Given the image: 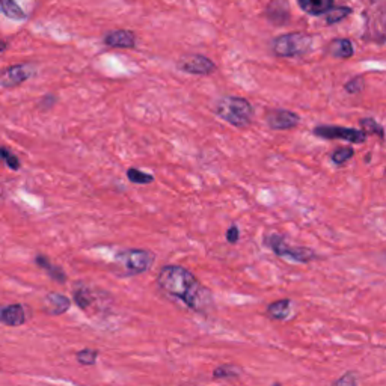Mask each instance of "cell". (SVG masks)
<instances>
[{
  "label": "cell",
  "instance_id": "5bb4252c",
  "mask_svg": "<svg viewBox=\"0 0 386 386\" xmlns=\"http://www.w3.org/2000/svg\"><path fill=\"white\" fill-rule=\"evenodd\" d=\"M26 318V311L21 305H10L0 311V322L8 326H21Z\"/></svg>",
  "mask_w": 386,
  "mask_h": 386
},
{
  "label": "cell",
  "instance_id": "5b68a950",
  "mask_svg": "<svg viewBox=\"0 0 386 386\" xmlns=\"http://www.w3.org/2000/svg\"><path fill=\"white\" fill-rule=\"evenodd\" d=\"M154 253L145 249H127L117 255V262L127 275H141L154 264Z\"/></svg>",
  "mask_w": 386,
  "mask_h": 386
},
{
  "label": "cell",
  "instance_id": "8992f818",
  "mask_svg": "<svg viewBox=\"0 0 386 386\" xmlns=\"http://www.w3.org/2000/svg\"><path fill=\"white\" fill-rule=\"evenodd\" d=\"M313 133L317 137L326 139V141H344L350 144H364L367 141V135L363 130L346 128L340 126H317Z\"/></svg>",
  "mask_w": 386,
  "mask_h": 386
},
{
  "label": "cell",
  "instance_id": "f546056e",
  "mask_svg": "<svg viewBox=\"0 0 386 386\" xmlns=\"http://www.w3.org/2000/svg\"><path fill=\"white\" fill-rule=\"evenodd\" d=\"M5 48H6V44L3 43V41H0V52H3Z\"/></svg>",
  "mask_w": 386,
  "mask_h": 386
},
{
  "label": "cell",
  "instance_id": "9a60e30c",
  "mask_svg": "<svg viewBox=\"0 0 386 386\" xmlns=\"http://www.w3.org/2000/svg\"><path fill=\"white\" fill-rule=\"evenodd\" d=\"M298 5L309 15H323L332 10L335 0H298Z\"/></svg>",
  "mask_w": 386,
  "mask_h": 386
},
{
  "label": "cell",
  "instance_id": "3957f363",
  "mask_svg": "<svg viewBox=\"0 0 386 386\" xmlns=\"http://www.w3.org/2000/svg\"><path fill=\"white\" fill-rule=\"evenodd\" d=\"M264 244L270 251L275 252V255L290 260L293 262H300V264H308V262L318 258L313 249L303 248V246H290L285 242L284 237L279 234L267 235L264 239Z\"/></svg>",
  "mask_w": 386,
  "mask_h": 386
},
{
  "label": "cell",
  "instance_id": "9c48e42d",
  "mask_svg": "<svg viewBox=\"0 0 386 386\" xmlns=\"http://www.w3.org/2000/svg\"><path fill=\"white\" fill-rule=\"evenodd\" d=\"M32 74H34V70L29 65H14V67L0 73V85L3 88H15L26 81Z\"/></svg>",
  "mask_w": 386,
  "mask_h": 386
},
{
  "label": "cell",
  "instance_id": "ba28073f",
  "mask_svg": "<svg viewBox=\"0 0 386 386\" xmlns=\"http://www.w3.org/2000/svg\"><path fill=\"white\" fill-rule=\"evenodd\" d=\"M266 121H267V126L272 130H290L299 124L300 118L299 115L294 112L278 109V110L269 112Z\"/></svg>",
  "mask_w": 386,
  "mask_h": 386
},
{
  "label": "cell",
  "instance_id": "4dcf8cb0",
  "mask_svg": "<svg viewBox=\"0 0 386 386\" xmlns=\"http://www.w3.org/2000/svg\"><path fill=\"white\" fill-rule=\"evenodd\" d=\"M272 386H282V385H279V383H273Z\"/></svg>",
  "mask_w": 386,
  "mask_h": 386
},
{
  "label": "cell",
  "instance_id": "4316f807",
  "mask_svg": "<svg viewBox=\"0 0 386 386\" xmlns=\"http://www.w3.org/2000/svg\"><path fill=\"white\" fill-rule=\"evenodd\" d=\"M74 299H76V302L79 303L80 308H88L89 305H91V302H93L91 293H89L85 289L84 290H77L76 294H74Z\"/></svg>",
  "mask_w": 386,
  "mask_h": 386
},
{
  "label": "cell",
  "instance_id": "484cf974",
  "mask_svg": "<svg viewBox=\"0 0 386 386\" xmlns=\"http://www.w3.org/2000/svg\"><path fill=\"white\" fill-rule=\"evenodd\" d=\"M0 159L6 162V165L10 166L11 169H19L20 168V162L17 159V155H15L12 151H8L6 148H0Z\"/></svg>",
  "mask_w": 386,
  "mask_h": 386
},
{
  "label": "cell",
  "instance_id": "ac0fdd59",
  "mask_svg": "<svg viewBox=\"0 0 386 386\" xmlns=\"http://www.w3.org/2000/svg\"><path fill=\"white\" fill-rule=\"evenodd\" d=\"M0 11H2L6 17H10L12 20H26V12H24L20 5L15 2V0H0Z\"/></svg>",
  "mask_w": 386,
  "mask_h": 386
},
{
  "label": "cell",
  "instance_id": "44dd1931",
  "mask_svg": "<svg viewBox=\"0 0 386 386\" xmlns=\"http://www.w3.org/2000/svg\"><path fill=\"white\" fill-rule=\"evenodd\" d=\"M360 126L364 127V133L367 135H377V136H380L382 139L385 137V131H383V127L377 122L376 119L373 118H365V119H360Z\"/></svg>",
  "mask_w": 386,
  "mask_h": 386
},
{
  "label": "cell",
  "instance_id": "30bf717a",
  "mask_svg": "<svg viewBox=\"0 0 386 386\" xmlns=\"http://www.w3.org/2000/svg\"><path fill=\"white\" fill-rule=\"evenodd\" d=\"M266 14L273 24H284L290 19V3L287 0H272L267 6Z\"/></svg>",
  "mask_w": 386,
  "mask_h": 386
},
{
  "label": "cell",
  "instance_id": "83f0119b",
  "mask_svg": "<svg viewBox=\"0 0 386 386\" xmlns=\"http://www.w3.org/2000/svg\"><path fill=\"white\" fill-rule=\"evenodd\" d=\"M344 89H346L349 94H358V93H360L364 89V79L363 77L351 79L350 81H347L346 85H344Z\"/></svg>",
  "mask_w": 386,
  "mask_h": 386
},
{
  "label": "cell",
  "instance_id": "2e32d148",
  "mask_svg": "<svg viewBox=\"0 0 386 386\" xmlns=\"http://www.w3.org/2000/svg\"><path fill=\"white\" fill-rule=\"evenodd\" d=\"M329 53L335 57H341V59H349V57H351L353 53H355V50H353L350 39L340 38L332 41L329 46Z\"/></svg>",
  "mask_w": 386,
  "mask_h": 386
},
{
  "label": "cell",
  "instance_id": "8fae6325",
  "mask_svg": "<svg viewBox=\"0 0 386 386\" xmlns=\"http://www.w3.org/2000/svg\"><path fill=\"white\" fill-rule=\"evenodd\" d=\"M71 307V302L68 298H65L64 294L50 293L46 296L44 299V311L50 316H61L67 313Z\"/></svg>",
  "mask_w": 386,
  "mask_h": 386
},
{
  "label": "cell",
  "instance_id": "ffe728a7",
  "mask_svg": "<svg viewBox=\"0 0 386 386\" xmlns=\"http://www.w3.org/2000/svg\"><path fill=\"white\" fill-rule=\"evenodd\" d=\"M350 14H351V8H349V6L332 8V10L326 14V23L327 24L340 23V21H342Z\"/></svg>",
  "mask_w": 386,
  "mask_h": 386
},
{
  "label": "cell",
  "instance_id": "4fadbf2b",
  "mask_svg": "<svg viewBox=\"0 0 386 386\" xmlns=\"http://www.w3.org/2000/svg\"><path fill=\"white\" fill-rule=\"evenodd\" d=\"M104 43L110 47H117V48H131L136 44V37L133 32H130V30H124V29L113 30L106 35Z\"/></svg>",
  "mask_w": 386,
  "mask_h": 386
},
{
  "label": "cell",
  "instance_id": "603a6c76",
  "mask_svg": "<svg viewBox=\"0 0 386 386\" xmlns=\"http://www.w3.org/2000/svg\"><path fill=\"white\" fill-rule=\"evenodd\" d=\"M353 154H355V151H353L350 146H347V148H340V150L334 151V154H332V160H334L335 165H344V163L349 162V160L353 157Z\"/></svg>",
  "mask_w": 386,
  "mask_h": 386
},
{
  "label": "cell",
  "instance_id": "7c38bea8",
  "mask_svg": "<svg viewBox=\"0 0 386 386\" xmlns=\"http://www.w3.org/2000/svg\"><path fill=\"white\" fill-rule=\"evenodd\" d=\"M291 308H293L291 299H279L269 303L266 308V316L270 320H273V322H284V320L290 317Z\"/></svg>",
  "mask_w": 386,
  "mask_h": 386
},
{
  "label": "cell",
  "instance_id": "52a82bcc",
  "mask_svg": "<svg viewBox=\"0 0 386 386\" xmlns=\"http://www.w3.org/2000/svg\"><path fill=\"white\" fill-rule=\"evenodd\" d=\"M178 68L187 74H193V76H209V74L215 73L216 64L202 55H192L184 56L178 62Z\"/></svg>",
  "mask_w": 386,
  "mask_h": 386
},
{
  "label": "cell",
  "instance_id": "e0dca14e",
  "mask_svg": "<svg viewBox=\"0 0 386 386\" xmlns=\"http://www.w3.org/2000/svg\"><path fill=\"white\" fill-rule=\"evenodd\" d=\"M213 379L216 380H231V379H239L242 376V369L233 364H224L219 365L213 369Z\"/></svg>",
  "mask_w": 386,
  "mask_h": 386
},
{
  "label": "cell",
  "instance_id": "f1b7e54d",
  "mask_svg": "<svg viewBox=\"0 0 386 386\" xmlns=\"http://www.w3.org/2000/svg\"><path fill=\"white\" fill-rule=\"evenodd\" d=\"M239 239H240V229L234 224L229 226V229L226 231V240H228V243L235 244L237 242H239Z\"/></svg>",
  "mask_w": 386,
  "mask_h": 386
},
{
  "label": "cell",
  "instance_id": "6da1fadb",
  "mask_svg": "<svg viewBox=\"0 0 386 386\" xmlns=\"http://www.w3.org/2000/svg\"><path fill=\"white\" fill-rule=\"evenodd\" d=\"M157 285L166 296L180 300L196 314L207 316L215 307V298L210 289L183 266L169 264L162 267L157 275Z\"/></svg>",
  "mask_w": 386,
  "mask_h": 386
},
{
  "label": "cell",
  "instance_id": "d6986e66",
  "mask_svg": "<svg viewBox=\"0 0 386 386\" xmlns=\"http://www.w3.org/2000/svg\"><path fill=\"white\" fill-rule=\"evenodd\" d=\"M35 261H37V264H38L39 267L46 269V270H47V273H50V276H52L53 279H56V281H59V282H64V281H65V273L62 272V269L53 266L52 262L48 261L47 258H44V257H38Z\"/></svg>",
  "mask_w": 386,
  "mask_h": 386
},
{
  "label": "cell",
  "instance_id": "7402d4cb",
  "mask_svg": "<svg viewBox=\"0 0 386 386\" xmlns=\"http://www.w3.org/2000/svg\"><path fill=\"white\" fill-rule=\"evenodd\" d=\"M127 177L131 183H136V184H148V183H153V175L150 174H145V172L139 171L131 168L127 171Z\"/></svg>",
  "mask_w": 386,
  "mask_h": 386
},
{
  "label": "cell",
  "instance_id": "7a4b0ae2",
  "mask_svg": "<svg viewBox=\"0 0 386 386\" xmlns=\"http://www.w3.org/2000/svg\"><path fill=\"white\" fill-rule=\"evenodd\" d=\"M216 115L234 127H248L253 117L252 104L242 97H224L216 104Z\"/></svg>",
  "mask_w": 386,
  "mask_h": 386
},
{
  "label": "cell",
  "instance_id": "cb8c5ba5",
  "mask_svg": "<svg viewBox=\"0 0 386 386\" xmlns=\"http://www.w3.org/2000/svg\"><path fill=\"white\" fill-rule=\"evenodd\" d=\"M98 358V350L94 349H85L77 353V360L81 365H94Z\"/></svg>",
  "mask_w": 386,
  "mask_h": 386
},
{
  "label": "cell",
  "instance_id": "277c9868",
  "mask_svg": "<svg viewBox=\"0 0 386 386\" xmlns=\"http://www.w3.org/2000/svg\"><path fill=\"white\" fill-rule=\"evenodd\" d=\"M313 37L305 32H293L273 39V53L279 57H296L302 56L311 50Z\"/></svg>",
  "mask_w": 386,
  "mask_h": 386
},
{
  "label": "cell",
  "instance_id": "d4e9b609",
  "mask_svg": "<svg viewBox=\"0 0 386 386\" xmlns=\"http://www.w3.org/2000/svg\"><path fill=\"white\" fill-rule=\"evenodd\" d=\"M329 386H358V374L355 371H347L338 379H335Z\"/></svg>",
  "mask_w": 386,
  "mask_h": 386
}]
</instances>
